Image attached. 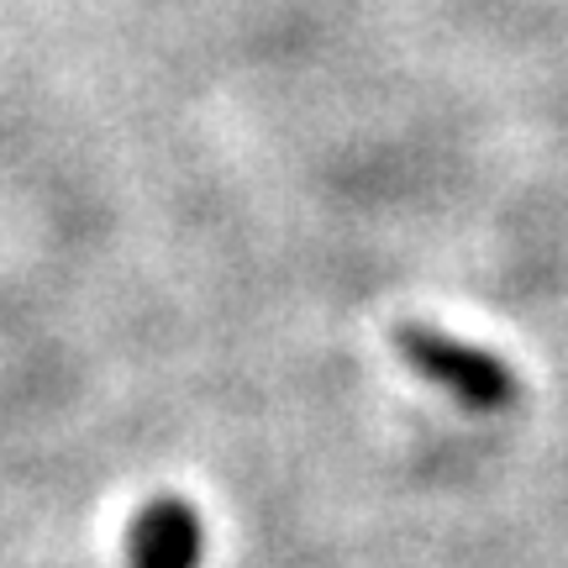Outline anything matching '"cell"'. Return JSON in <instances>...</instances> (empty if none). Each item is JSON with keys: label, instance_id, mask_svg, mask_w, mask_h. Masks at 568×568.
Segmentation results:
<instances>
[{"label": "cell", "instance_id": "6da1fadb", "mask_svg": "<svg viewBox=\"0 0 568 568\" xmlns=\"http://www.w3.org/2000/svg\"><path fill=\"white\" fill-rule=\"evenodd\" d=\"M395 353H400L422 379L447 389V395L468 410H506L510 400H516V374H510V364H500L495 353L453 337L443 326H416V322L395 326Z\"/></svg>", "mask_w": 568, "mask_h": 568}, {"label": "cell", "instance_id": "7a4b0ae2", "mask_svg": "<svg viewBox=\"0 0 568 568\" xmlns=\"http://www.w3.org/2000/svg\"><path fill=\"white\" fill-rule=\"evenodd\" d=\"M205 527L180 495H159L126 527V564L132 568H201Z\"/></svg>", "mask_w": 568, "mask_h": 568}]
</instances>
